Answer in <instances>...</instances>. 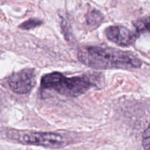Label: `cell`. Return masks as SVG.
<instances>
[{"label":"cell","instance_id":"cell-4","mask_svg":"<svg viewBox=\"0 0 150 150\" xmlns=\"http://www.w3.org/2000/svg\"><path fill=\"white\" fill-rule=\"evenodd\" d=\"M10 89L17 94H27L36 83L34 69H24L12 74L7 80Z\"/></svg>","mask_w":150,"mask_h":150},{"label":"cell","instance_id":"cell-3","mask_svg":"<svg viewBox=\"0 0 150 150\" xmlns=\"http://www.w3.org/2000/svg\"><path fill=\"white\" fill-rule=\"evenodd\" d=\"M6 135L8 139L23 144L40 146L53 149L64 147L67 144L63 136L57 133L8 130Z\"/></svg>","mask_w":150,"mask_h":150},{"label":"cell","instance_id":"cell-7","mask_svg":"<svg viewBox=\"0 0 150 150\" xmlns=\"http://www.w3.org/2000/svg\"><path fill=\"white\" fill-rule=\"evenodd\" d=\"M136 26L138 32H150V16L144 19L139 21L136 23Z\"/></svg>","mask_w":150,"mask_h":150},{"label":"cell","instance_id":"cell-8","mask_svg":"<svg viewBox=\"0 0 150 150\" xmlns=\"http://www.w3.org/2000/svg\"><path fill=\"white\" fill-rule=\"evenodd\" d=\"M42 24V21L38 19H29L20 25L22 29H32Z\"/></svg>","mask_w":150,"mask_h":150},{"label":"cell","instance_id":"cell-1","mask_svg":"<svg viewBox=\"0 0 150 150\" xmlns=\"http://www.w3.org/2000/svg\"><path fill=\"white\" fill-rule=\"evenodd\" d=\"M78 58L85 65L100 70L139 68L142 64L139 59L125 51L95 46L81 48Z\"/></svg>","mask_w":150,"mask_h":150},{"label":"cell","instance_id":"cell-5","mask_svg":"<svg viewBox=\"0 0 150 150\" xmlns=\"http://www.w3.org/2000/svg\"><path fill=\"white\" fill-rule=\"evenodd\" d=\"M105 36L109 40L121 46H128L136 40V33L122 26H111L105 31Z\"/></svg>","mask_w":150,"mask_h":150},{"label":"cell","instance_id":"cell-6","mask_svg":"<svg viewBox=\"0 0 150 150\" xmlns=\"http://www.w3.org/2000/svg\"><path fill=\"white\" fill-rule=\"evenodd\" d=\"M103 16L100 12L97 10H93L89 14L87 17V23L92 26H97L102 21Z\"/></svg>","mask_w":150,"mask_h":150},{"label":"cell","instance_id":"cell-9","mask_svg":"<svg viewBox=\"0 0 150 150\" xmlns=\"http://www.w3.org/2000/svg\"><path fill=\"white\" fill-rule=\"evenodd\" d=\"M142 145L145 150H150V123L147 128L144 132L142 137Z\"/></svg>","mask_w":150,"mask_h":150},{"label":"cell","instance_id":"cell-2","mask_svg":"<svg viewBox=\"0 0 150 150\" xmlns=\"http://www.w3.org/2000/svg\"><path fill=\"white\" fill-rule=\"evenodd\" d=\"M91 82L85 77L66 78L57 72L45 75L41 79V87L45 89H54L67 97L80 96L90 88Z\"/></svg>","mask_w":150,"mask_h":150}]
</instances>
